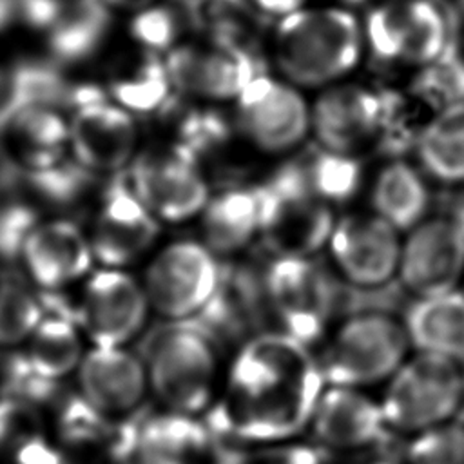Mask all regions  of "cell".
Here are the masks:
<instances>
[{
  "instance_id": "1",
  "label": "cell",
  "mask_w": 464,
  "mask_h": 464,
  "mask_svg": "<svg viewBox=\"0 0 464 464\" xmlns=\"http://www.w3.org/2000/svg\"><path fill=\"white\" fill-rule=\"evenodd\" d=\"M326 386L308 346L270 330L245 341L227 373L207 422L218 437L237 442H277L310 426Z\"/></svg>"
},
{
  "instance_id": "2",
  "label": "cell",
  "mask_w": 464,
  "mask_h": 464,
  "mask_svg": "<svg viewBox=\"0 0 464 464\" xmlns=\"http://www.w3.org/2000/svg\"><path fill=\"white\" fill-rule=\"evenodd\" d=\"M362 25L341 7L297 9L281 18L274 56L288 82L319 87L348 74L361 58Z\"/></svg>"
},
{
  "instance_id": "3",
  "label": "cell",
  "mask_w": 464,
  "mask_h": 464,
  "mask_svg": "<svg viewBox=\"0 0 464 464\" xmlns=\"http://www.w3.org/2000/svg\"><path fill=\"white\" fill-rule=\"evenodd\" d=\"M141 359L149 390L165 411L196 417L216 401L221 344L194 321H172L156 330Z\"/></svg>"
},
{
  "instance_id": "4",
  "label": "cell",
  "mask_w": 464,
  "mask_h": 464,
  "mask_svg": "<svg viewBox=\"0 0 464 464\" xmlns=\"http://www.w3.org/2000/svg\"><path fill=\"white\" fill-rule=\"evenodd\" d=\"M411 344L390 310L352 312L334 332L319 362L326 384L362 388L388 381L408 359Z\"/></svg>"
},
{
  "instance_id": "5",
  "label": "cell",
  "mask_w": 464,
  "mask_h": 464,
  "mask_svg": "<svg viewBox=\"0 0 464 464\" xmlns=\"http://www.w3.org/2000/svg\"><path fill=\"white\" fill-rule=\"evenodd\" d=\"M381 410L388 430L419 433L455 419L464 402V366L417 352L388 379Z\"/></svg>"
},
{
  "instance_id": "6",
  "label": "cell",
  "mask_w": 464,
  "mask_h": 464,
  "mask_svg": "<svg viewBox=\"0 0 464 464\" xmlns=\"http://www.w3.org/2000/svg\"><path fill=\"white\" fill-rule=\"evenodd\" d=\"M277 330L310 346L319 341L341 303V286L312 256H274L263 268Z\"/></svg>"
},
{
  "instance_id": "7",
  "label": "cell",
  "mask_w": 464,
  "mask_h": 464,
  "mask_svg": "<svg viewBox=\"0 0 464 464\" xmlns=\"http://www.w3.org/2000/svg\"><path fill=\"white\" fill-rule=\"evenodd\" d=\"M259 185L261 232L274 256H312L326 246L335 218L297 176L292 161Z\"/></svg>"
},
{
  "instance_id": "8",
  "label": "cell",
  "mask_w": 464,
  "mask_h": 464,
  "mask_svg": "<svg viewBox=\"0 0 464 464\" xmlns=\"http://www.w3.org/2000/svg\"><path fill=\"white\" fill-rule=\"evenodd\" d=\"M362 34L377 60L422 69L450 51L451 22L437 0H386L368 13Z\"/></svg>"
},
{
  "instance_id": "9",
  "label": "cell",
  "mask_w": 464,
  "mask_h": 464,
  "mask_svg": "<svg viewBox=\"0 0 464 464\" xmlns=\"http://www.w3.org/2000/svg\"><path fill=\"white\" fill-rule=\"evenodd\" d=\"M219 276L218 256L203 241L178 239L149 261L141 285L156 314L169 321H190L212 297Z\"/></svg>"
},
{
  "instance_id": "10",
  "label": "cell",
  "mask_w": 464,
  "mask_h": 464,
  "mask_svg": "<svg viewBox=\"0 0 464 464\" xmlns=\"http://www.w3.org/2000/svg\"><path fill=\"white\" fill-rule=\"evenodd\" d=\"M125 179L158 221L181 223L205 208L210 183L176 145L136 154Z\"/></svg>"
},
{
  "instance_id": "11",
  "label": "cell",
  "mask_w": 464,
  "mask_h": 464,
  "mask_svg": "<svg viewBox=\"0 0 464 464\" xmlns=\"http://www.w3.org/2000/svg\"><path fill=\"white\" fill-rule=\"evenodd\" d=\"M149 308L143 285L127 270L107 266L87 276L78 301L71 304L92 346H125L141 332Z\"/></svg>"
},
{
  "instance_id": "12",
  "label": "cell",
  "mask_w": 464,
  "mask_h": 464,
  "mask_svg": "<svg viewBox=\"0 0 464 464\" xmlns=\"http://www.w3.org/2000/svg\"><path fill=\"white\" fill-rule=\"evenodd\" d=\"M236 129L254 150L283 154L308 134L310 109L290 83L257 74L236 98Z\"/></svg>"
},
{
  "instance_id": "13",
  "label": "cell",
  "mask_w": 464,
  "mask_h": 464,
  "mask_svg": "<svg viewBox=\"0 0 464 464\" xmlns=\"http://www.w3.org/2000/svg\"><path fill=\"white\" fill-rule=\"evenodd\" d=\"M397 279L415 299L457 290L464 281V234L442 214L406 230Z\"/></svg>"
},
{
  "instance_id": "14",
  "label": "cell",
  "mask_w": 464,
  "mask_h": 464,
  "mask_svg": "<svg viewBox=\"0 0 464 464\" xmlns=\"http://www.w3.org/2000/svg\"><path fill=\"white\" fill-rule=\"evenodd\" d=\"M401 243V232L372 212L335 219L326 245L343 279L372 290L397 279Z\"/></svg>"
},
{
  "instance_id": "15",
  "label": "cell",
  "mask_w": 464,
  "mask_h": 464,
  "mask_svg": "<svg viewBox=\"0 0 464 464\" xmlns=\"http://www.w3.org/2000/svg\"><path fill=\"white\" fill-rule=\"evenodd\" d=\"M158 236V218L132 192L125 176H112L100 194L89 234L94 261L123 268L145 254Z\"/></svg>"
},
{
  "instance_id": "16",
  "label": "cell",
  "mask_w": 464,
  "mask_h": 464,
  "mask_svg": "<svg viewBox=\"0 0 464 464\" xmlns=\"http://www.w3.org/2000/svg\"><path fill=\"white\" fill-rule=\"evenodd\" d=\"M163 62L174 91L201 100H236L261 74L248 49L219 40L174 45Z\"/></svg>"
},
{
  "instance_id": "17",
  "label": "cell",
  "mask_w": 464,
  "mask_h": 464,
  "mask_svg": "<svg viewBox=\"0 0 464 464\" xmlns=\"http://www.w3.org/2000/svg\"><path fill=\"white\" fill-rule=\"evenodd\" d=\"M140 130L134 114L107 96L71 111L69 152L92 174L116 176L138 154Z\"/></svg>"
},
{
  "instance_id": "18",
  "label": "cell",
  "mask_w": 464,
  "mask_h": 464,
  "mask_svg": "<svg viewBox=\"0 0 464 464\" xmlns=\"http://www.w3.org/2000/svg\"><path fill=\"white\" fill-rule=\"evenodd\" d=\"M190 321L221 346L228 343L243 344L254 335L270 332L274 317L265 290L263 268L243 263L221 266L212 297Z\"/></svg>"
},
{
  "instance_id": "19",
  "label": "cell",
  "mask_w": 464,
  "mask_h": 464,
  "mask_svg": "<svg viewBox=\"0 0 464 464\" xmlns=\"http://www.w3.org/2000/svg\"><path fill=\"white\" fill-rule=\"evenodd\" d=\"M386 91H373L364 85H332L319 94L310 109V130L317 145L357 154L375 143Z\"/></svg>"
},
{
  "instance_id": "20",
  "label": "cell",
  "mask_w": 464,
  "mask_h": 464,
  "mask_svg": "<svg viewBox=\"0 0 464 464\" xmlns=\"http://www.w3.org/2000/svg\"><path fill=\"white\" fill-rule=\"evenodd\" d=\"M78 393L96 410L130 419L149 390L143 359L125 346H92L76 368Z\"/></svg>"
},
{
  "instance_id": "21",
  "label": "cell",
  "mask_w": 464,
  "mask_h": 464,
  "mask_svg": "<svg viewBox=\"0 0 464 464\" xmlns=\"http://www.w3.org/2000/svg\"><path fill=\"white\" fill-rule=\"evenodd\" d=\"M20 259L31 279L45 292L82 281L94 263L89 236L65 218L40 219L29 232Z\"/></svg>"
},
{
  "instance_id": "22",
  "label": "cell",
  "mask_w": 464,
  "mask_h": 464,
  "mask_svg": "<svg viewBox=\"0 0 464 464\" xmlns=\"http://www.w3.org/2000/svg\"><path fill=\"white\" fill-rule=\"evenodd\" d=\"M319 442L335 450H359L384 439L388 426L381 402L361 388L326 384L310 419Z\"/></svg>"
},
{
  "instance_id": "23",
  "label": "cell",
  "mask_w": 464,
  "mask_h": 464,
  "mask_svg": "<svg viewBox=\"0 0 464 464\" xmlns=\"http://www.w3.org/2000/svg\"><path fill=\"white\" fill-rule=\"evenodd\" d=\"M54 413L56 430L65 448L111 462L130 460L140 419L111 417L89 404L80 393L63 395Z\"/></svg>"
},
{
  "instance_id": "24",
  "label": "cell",
  "mask_w": 464,
  "mask_h": 464,
  "mask_svg": "<svg viewBox=\"0 0 464 464\" xmlns=\"http://www.w3.org/2000/svg\"><path fill=\"white\" fill-rule=\"evenodd\" d=\"M214 435L194 415L174 411L140 419L130 464H210L216 462Z\"/></svg>"
},
{
  "instance_id": "25",
  "label": "cell",
  "mask_w": 464,
  "mask_h": 464,
  "mask_svg": "<svg viewBox=\"0 0 464 464\" xmlns=\"http://www.w3.org/2000/svg\"><path fill=\"white\" fill-rule=\"evenodd\" d=\"M203 243L216 256L248 246L261 232L259 185H232L210 196L201 210Z\"/></svg>"
},
{
  "instance_id": "26",
  "label": "cell",
  "mask_w": 464,
  "mask_h": 464,
  "mask_svg": "<svg viewBox=\"0 0 464 464\" xmlns=\"http://www.w3.org/2000/svg\"><path fill=\"white\" fill-rule=\"evenodd\" d=\"M402 323L411 348L464 364V290L413 299Z\"/></svg>"
},
{
  "instance_id": "27",
  "label": "cell",
  "mask_w": 464,
  "mask_h": 464,
  "mask_svg": "<svg viewBox=\"0 0 464 464\" xmlns=\"http://www.w3.org/2000/svg\"><path fill=\"white\" fill-rule=\"evenodd\" d=\"M236 138H241L236 125L218 112L188 111L179 118L170 143L181 149L210 183V178L228 179L241 174L243 160L234 145Z\"/></svg>"
},
{
  "instance_id": "28",
  "label": "cell",
  "mask_w": 464,
  "mask_h": 464,
  "mask_svg": "<svg viewBox=\"0 0 464 464\" xmlns=\"http://www.w3.org/2000/svg\"><path fill=\"white\" fill-rule=\"evenodd\" d=\"M426 174L406 158H392L377 172L370 203L375 216L399 232H406L428 218L431 192Z\"/></svg>"
},
{
  "instance_id": "29",
  "label": "cell",
  "mask_w": 464,
  "mask_h": 464,
  "mask_svg": "<svg viewBox=\"0 0 464 464\" xmlns=\"http://www.w3.org/2000/svg\"><path fill=\"white\" fill-rule=\"evenodd\" d=\"M0 130H5L14 150V165L22 172L47 169L71 154L69 120L58 109H22Z\"/></svg>"
},
{
  "instance_id": "30",
  "label": "cell",
  "mask_w": 464,
  "mask_h": 464,
  "mask_svg": "<svg viewBox=\"0 0 464 464\" xmlns=\"http://www.w3.org/2000/svg\"><path fill=\"white\" fill-rule=\"evenodd\" d=\"M420 170L444 185H464V102L435 111L413 149Z\"/></svg>"
},
{
  "instance_id": "31",
  "label": "cell",
  "mask_w": 464,
  "mask_h": 464,
  "mask_svg": "<svg viewBox=\"0 0 464 464\" xmlns=\"http://www.w3.org/2000/svg\"><path fill=\"white\" fill-rule=\"evenodd\" d=\"M111 14L103 0H58L44 29L54 60L74 63L91 56L109 29Z\"/></svg>"
},
{
  "instance_id": "32",
  "label": "cell",
  "mask_w": 464,
  "mask_h": 464,
  "mask_svg": "<svg viewBox=\"0 0 464 464\" xmlns=\"http://www.w3.org/2000/svg\"><path fill=\"white\" fill-rule=\"evenodd\" d=\"M24 353L29 364L51 381H62L76 372L83 357L82 330L74 319L60 312H44L42 321L27 339Z\"/></svg>"
},
{
  "instance_id": "33",
  "label": "cell",
  "mask_w": 464,
  "mask_h": 464,
  "mask_svg": "<svg viewBox=\"0 0 464 464\" xmlns=\"http://www.w3.org/2000/svg\"><path fill=\"white\" fill-rule=\"evenodd\" d=\"M292 165L304 187L321 201L332 205L352 199L362 181V165L355 154L315 145L304 150Z\"/></svg>"
},
{
  "instance_id": "34",
  "label": "cell",
  "mask_w": 464,
  "mask_h": 464,
  "mask_svg": "<svg viewBox=\"0 0 464 464\" xmlns=\"http://www.w3.org/2000/svg\"><path fill=\"white\" fill-rule=\"evenodd\" d=\"M174 87L170 83L165 62L147 56L130 71L120 72L109 85V96L129 112L150 114L165 112L172 105Z\"/></svg>"
},
{
  "instance_id": "35",
  "label": "cell",
  "mask_w": 464,
  "mask_h": 464,
  "mask_svg": "<svg viewBox=\"0 0 464 464\" xmlns=\"http://www.w3.org/2000/svg\"><path fill=\"white\" fill-rule=\"evenodd\" d=\"M25 183L36 198L58 208H69L80 203L92 188L96 174L82 167L71 154L47 169L22 172Z\"/></svg>"
},
{
  "instance_id": "36",
  "label": "cell",
  "mask_w": 464,
  "mask_h": 464,
  "mask_svg": "<svg viewBox=\"0 0 464 464\" xmlns=\"http://www.w3.org/2000/svg\"><path fill=\"white\" fill-rule=\"evenodd\" d=\"M44 317L42 299L20 279H0V344L14 346L31 337Z\"/></svg>"
},
{
  "instance_id": "37",
  "label": "cell",
  "mask_w": 464,
  "mask_h": 464,
  "mask_svg": "<svg viewBox=\"0 0 464 464\" xmlns=\"http://www.w3.org/2000/svg\"><path fill=\"white\" fill-rule=\"evenodd\" d=\"M406 464H464V422L451 419L415 433Z\"/></svg>"
},
{
  "instance_id": "38",
  "label": "cell",
  "mask_w": 464,
  "mask_h": 464,
  "mask_svg": "<svg viewBox=\"0 0 464 464\" xmlns=\"http://www.w3.org/2000/svg\"><path fill=\"white\" fill-rule=\"evenodd\" d=\"M413 92L422 102L433 105L435 111L464 102V65L457 63L448 51L431 65L422 67Z\"/></svg>"
},
{
  "instance_id": "39",
  "label": "cell",
  "mask_w": 464,
  "mask_h": 464,
  "mask_svg": "<svg viewBox=\"0 0 464 464\" xmlns=\"http://www.w3.org/2000/svg\"><path fill=\"white\" fill-rule=\"evenodd\" d=\"M181 33V16L169 5H147L132 20L134 38L152 51L172 49Z\"/></svg>"
},
{
  "instance_id": "40",
  "label": "cell",
  "mask_w": 464,
  "mask_h": 464,
  "mask_svg": "<svg viewBox=\"0 0 464 464\" xmlns=\"http://www.w3.org/2000/svg\"><path fill=\"white\" fill-rule=\"evenodd\" d=\"M321 459L317 450L304 444L216 451V464H312Z\"/></svg>"
},
{
  "instance_id": "41",
  "label": "cell",
  "mask_w": 464,
  "mask_h": 464,
  "mask_svg": "<svg viewBox=\"0 0 464 464\" xmlns=\"http://www.w3.org/2000/svg\"><path fill=\"white\" fill-rule=\"evenodd\" d=\"M38 221L36 208L27 203L9 201L0 207V257L9 261L20 257L25 239Z\"/></svg>"
},
{
  "instance_id": "42",
  "label": "cell",
  "mask_w": 464,
  "mask_h": 464,
  "mask_svg": "<svg viewBox=\"0 0 464 464\" xmlns=\"http://www.w3.org/2000/svg\"><path fill=\"white\" fill-rule=\"evenodd\" d=\"M40 435L38 408L20 399L5 395L0 399V448L14 446Z\"/></svg>"
},
{
  "instance_id": "43",
  "label": "cell",
  "mask_w": 464,
  "mask_h": 464,
  "mask_svg": "<svg viewBox=\"0 0 464 464\" xmlns=\"http://www.w3.org/2000/svg\"><path fill=\"white\" fill-rule=\"evenodd\" d=\"M16 464H78L65 450L53 446L42 435L33 437L14 450Z\"/></svg>"
},
{
  "instance_id": "44",
  "label": "cell",
  "mask_w": 464,
  "mask_h": 464,
  "mask_svg": "<svg viewBox=\"0 0 464 464\" xmlns=\"http://www.w3.org/2000/svg\"><path fill=\"white\" fill-rule=\"evenodd\" d=\"M440 214L446 216L464 234V185L453 187L451 194L446 196L444 210Z\"/></svg>"
},
{
  "instance_id": "45",
  "label": "cell",
  "mask_w": 464,
  "mask_h": 464,
  "mask_svg": "<svg viewBox=\"0 0 464 464\" xmlns=\"http://www.w3.org/2000/svg\"><path fill=\"white\" fill-rule=\"evenodd\" d=\"M304 0H252V4L268 14H276V16H286L297 9H301Z\"/></svg>"
},
{
  "instance_id": "46",
  "label": "cell",
  "mask_w": 464,
  "mask_h": 464,
  "mask_svg": "<svg viewBox=\"0 0 464 464\" xmlns=\"http://www.w3.org/2000/svg\"><path fill=\"white\" fill-rule=\"evenodd\" d=\"M16 18V0H0V31H4Z\"/></svg>"
},
{
  "instance_id": "47",
  "label": "cell",
  "mask_w": 464,
  "mask_h": 464,
  "mask_svg": "<svg viewBox=\"0 0 464 464\" xmlns=\"http://www.w3.org/2000/svg\"><path fill=\"white\" fill-rule=\"evenodd\" d=\"M109 7H125V9H143L150 5L152 0H103Z\"/></svg>"
},
{
  "instance_id": "48",
  "label": "cell",
  "mask_w": 464,
  "mask_h": 464,
  "mask_svg": "<svg viewBox=\"0 0 464 464\" xmlns=\"http://www.w3.org/2000/svg\"><path fill=\"white\" fill-rule=\"evenodd\" d=\"M344 2H350V4H359V2H364V0H344Z\"/></svg>"
},
{
  "instance_id": "49",
  "label": "cell",
  "mask_w": 464,
  "mask_h": 464,
  "mask_svg": "<svg viewBox=\"0 0 464 464\" xmlns=\"http://www.w3.org/2000/svg\"><path fill=\"white\" fill-rule=\"evenodd\" d=\"M373 464H390V462H384V460H379V462H373Z\"/></svg>"
},
{
  "instance_id": "50",
  "label": "cell",
  "mask_w": 464,
  "mask_h": 464,
  "mask_svg": "<svg viewBox=\"0 0 464 464\" xmlns=\"http://www.w3.org/2000/svg\"><path fill=\"white\" fill-rule=\"evenodd\" d=\"M312 464H323V459H321V460H315V462H312Z\"/></svg>"
},
{
  "instance_id": "51",
  "label": "cell",
  "mask_w": 464,
  "mask_h": 464,
  "mask_svg": "<svg viewBox=\"0 0 464 464\" xmlns=\"http://www.w3.org/2000/svg\"><path fill=\"white\" fill-rule=\"evenodd\" d=\"M0 78H2V69H0Z\"/></svg>"
},
{
  "instance_id": "52",
  "label": "cell",
  "mask_w": 464,
  "mask_h": 464,
  "mask_svg": "<svg viewBox=\"0 0 464 464\" xmlns=\"http://www.w3.org/2000/svg\"><path fill=\"white\" fill-rule=\"evenodd\" d=\"M462 366H464V364H462Z\"/></svg>"
}]
</instances>
